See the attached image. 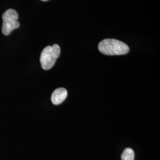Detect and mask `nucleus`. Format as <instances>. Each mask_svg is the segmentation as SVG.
I'll use <instances>...</instances> for the list:
<instances>
[{
	"mask_svg": "<svg viewBox=\"0 0 160 160\" xmlns=\"http://www.w3.org/2000/svg\"><path fill=\"white\" fill-rule=\"evenodd\" d=\"M98 50L106 55H122L128 53L129 48L119 40L106 39L99 43Z\"/></svg>",
	"mask_w": 160,
	"mask_h": 160,
	"instance_id": "nucleus-1",
	"label": "nucleus"
},
{
	"mask_svg": "<svg viewBox=\"0 0 160 160\" xmlns=\"http://www.w3.org/2000/svg\"><path fill=\"white\" fill-rule=\"evenodd\" d=\"M18 14L17 12L13 9H8L4 12L2 15V33L8 36L12 33L14 29L20 27V23L17 21Z\"/></svg>",
	"mask_w": 160,
	"mask_h": 160,
	"instance_id": "nucleus-3",
	"label": "nucleus"
},
{
	"mask_svg": "<svg viewBox=\"0 0 160 160\" xmlns=\"http://www.w3.org/2000/svg\"><path fill=\"white\" fill-rule=\"evenodd\" d=\"M41 1H48V0H41Z\"/></svg>",
	"mask_w": 160,
	"mask_h": 160,
	"instance_id": "nucleus-6",
	"label": "nucleus"
},
{
	"mask_svg": "<svg viewBox=\"0 0 160 160\" xmlns=\"http://www.w3.org/2000/svg\"><path fill=\"white\" fill-rule=\"evenodd\" d=\"M122 160H135V153L133 149L129 148H126L121 155Z\"/></svg>",
	"mask_w": 160,
	"mask_h": 160,
	"instance_id": "nucleus-5",
	"label": "nucleus"
},
{
	"mask_svg": "<svg viewBox=\"0 0 160 160\" xmlns=\"http://www.w3.org/2000/svg\"><path fill=\"white\" fill-rule=\"evenodd\" d=\"M61 53V49L57 44L53 46H46L42 51L40 55V61L42 68L48 70L52 68L57 61Z\"/></svg>",
	"mask_w": 160,
	"mask_h": 160,
	"instance_id": "nucleus-2",
	"label": "nucleus"
},
{
	"mask_svg": "<svg viewBox=\"0 0 160 160\" xmlns=\"http://www.w3.org/2000/svg\"><path fill=\"white\" fill-rule=\"evenodd\" d=\"M68 92L65 88H59L53 92L52 94V102L55 105L62 103L67 97Z\"/></svg>",
	"mask_w": 160,
	"mask_h": 160,
	"instance_id": "nucleus-4",
	"label": "nucleus"
}]
</instances>
